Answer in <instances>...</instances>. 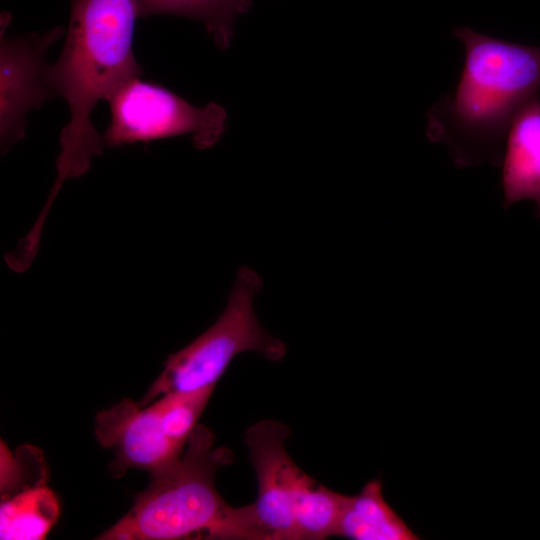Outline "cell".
Returning a JSON list of instances; mask_svg holds the SVG:
<instances>
[{
	"instance_id": "obj_1",
	"label": "cell",
	"mask_w": 540,
	"mask_h": 540,
	"mask_svg": "<svg viewBox=\"0 0 540 540\" xmlns=\"http://www.w3.org/2000/svg\"><path fill=\"white\" fill-rule=\"evenodd\" d=\"M465 49L455 90L427 111L426 135L446 146L458 168L501 166L505 138L540 90V46L514 43L456 26Z\"/></svg>"
},
{
	"instance_id": "obj_2",
	"label": "cell",
	"mask_w": 540,
	"mask_h": 540,
	"mask_svg": "<svg viewBox=\"0 0 540 540\" xmlns=\"http://www.w3.org/2000/svg\"><path fill=\"white\" fill-rule=\"evenodd\" d=\"M138 0H71L62 52L48 68V81L68 104L70 118L60 133L57 178L49 201L67 178L84 174L105 147L91 122L100 100L142 75L133 52Z\"/></svg>"
},
{
	"instance_id": "obj_3",
	"label": "cell",
	"mask_w": 540,
	"mask_h": 540,
	"mask_svg": "<svg viewBox=\"0 0 540 540\" xmlns=\"http://www.w3.org/2000/svg\"><path fill=\"white\" fill-rule=\"evenodd\" d=\"M216 447L210 429L198 424L181 457L151 475L131 509L100 540H266L252 504L232 507L218 493L214 476L233 462Z\"/></svg>"
},
{
	"instance_id": "obj_4",
	"label": "cell",
	"mask_w": 540,
	"mask_h": 540,
	"mask_svg": "<svg viewBox=\"0 0 540 540\" xmlns=\"http://www.w3.org/2000/svg\"><path fill=\"white\" fill-rule=\"evenodd\" d=\"M262 287L259 274L241 266L218 320L167 358L162 372L138 404L146 406L167 393L214 387L231 361L244 352H256L273 362L281 360L286 353L285 344L262 328L253 309V298Z\"/></svg>"
},
{
	"instance_id": "obj_5",
	"label": "cell",
	"mask_w": 540,
	"mask_h": 540,
	"mask_svg": "<svg viewBox=\"0 0 540 540\" xmlns=\"http://www.w3.org/2000/svg\"><path fill=\"white\" fill-rule=\"evenodd\" d=\"M106 101L111 120L103 138L108 147L191 134L196 148L207 149L220 140L226 127L227 114L220 105L193 106L140 77L123 84Z\"/></svg>"
},
{
	"instance_id": "obj_6",
	"label": "cell",
	"mask_w": 540,
	"mask_h": 540,
	"mask_svg": "<svg viewBox=\"0 0 540 540\" xmlns=\"http://www.w3.org/2000/svg\"><path fill=\"white\" fill-rule=\"evenodd\" d=\"M11 22L7 12L1 14L0 38V140L2 153L21 140L26 131V117L56 97L48 81L46 54L49 47L64 34L58 26L40 34L9 37Z\"/></svg>"
},
{
	"instance_id": "obj_7",
	"label": "cell",
	"mask_w": 540,
	"mask_h": 540,
	"mask_svg": "<svg viewBox=\"0 0 540 540\" xmlns=\"http://www.w3.org/2000/svg\"><path fill=\"white\" fill-rule=\"evenodd\" d=\"M290 433L285 424L262 420L244 435L258 483L252 506L266 540H294L293 497L302 470L285 448Z\"/></svg>"
},
{
	"instance_id": "obj_8",
	"label": "cell",
	"mask_w": 540,
	"mask_h": 540,
	"mask_svg": "<svg viewBox=\"0 0 540 540\" xmlns=\"http://www.w3.org/2000/svg\"><path fill=\"white\" fill-rule=\"evenodd\" d=\"M94 431L99 444L114 452L116 475L130 468L154 475L175 463L184 451L168 439L151 405L140 406L130 399L99 412Z\"/></svg>"
},
{
	"instance_id": "obj_9",
	"label": "cell",
	"mask_w": 540,
	"mask_h": 540,
	"mask_svg": "<svg viewBox=\"0 0 540 540\" xmlns=\"http://www.w3.org/2000/svg\"><path fill=\"white\" fill-rule=\"evenodd\" d=\"M501 185L505 209L533 200L540 218V96L533 97L514 117L504 143Z\"/></svg>"
},
{
	"instance_id": "obj_10",
	"label": "cell",
	"mask_w": 540,
	"mask_h": 540,
	"mask_svg": "<svg viewBox=\"0 0 540 540\" xmlns=\"http://www.w3.org/2000/svg\"><path fill=\"white\" fill-rule=\"evenodd\" d=\"M336 536L353 540L419 539L385 500L379 479L366 483L357 495L346 496Z\"/></svg>"
},
{
	"instance_id": "obj_11",
	"label": "cell",
	"mask_w": 540,
	"mask_h": 540,
	"mask_svg": "<svg viewBox=\"0 0 540 540\" xmlns=\"http://www.w3.org/2000/svg\"><path fill=\"white\" fill-rule=\"evenodd\" d=\"M59 515V499L46 483L23 489L2 499L0 539H45Z\"/></svg>"
},
{
	"instance_id": "obj_12",
	"label": "cell",
	"mask_w": 540,
	"mask_h": 540,
	"mask_svg": "<svg viewBox=\"0 0 540 540\" xmlns=\"http://www.w3.org/2000/svg\"><path fill=\"white\" fill-rule=\"evenodd\" d=\"M345 499L302 471L293 497L294 540L336 536Z\"/></svg>"
},
{
	"instance_id": "obj_13",
	"label": "cell",
	"mask_w": 540,
	"mask_h": 540,
	"mask_svg": "<svg viewBox=\"0 0 540 540\" xmlns=\"http://www.w3.org/2000/svg\"><path fill=\"white\" fill-rule=\"evenodd\" d=\"M251 0H138L139 17L158 14L200 21L219 49L229 47L236 17L246 13Z\"/></svg>"
},
{
	"instance_id": "obj_14",
	"label": "cell",
	"mask_w": 540,
	"mask_h": 540,
	"mask_svg": "<svg viewBox=\"0 0 540 540\" xmlns=\"http://www.w3.org/2000/svg\"><path fill=\"white\" fill-rule=\"evenodd\" d=\"M213 390L214 387H209L194 392L167 393L150 404L166 436L175 445L183 449L186 447Z\"/></svg>"
}]
</instances>
